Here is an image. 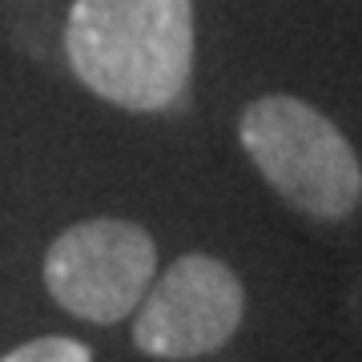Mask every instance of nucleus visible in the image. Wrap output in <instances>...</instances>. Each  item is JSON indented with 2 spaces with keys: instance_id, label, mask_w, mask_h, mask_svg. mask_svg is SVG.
Masks as SVG:
<instances>
[{
  "instance_id": "1",
  "label": "nucleus",
  "mask_w": 362,
  "mask_h": 362,
  "mask_svg": "<svg viewBox=\"0 0 362 362\" xmlns=\"http://www.w3.org/2000/svg\"><path fill=\"white\" fill-rule=\"evenodd\" d=\"M65 57L101 101L161 113L189 89L194 0H73Z\"/></svg>"
},
{
  "instance_id": "2",
  "label": "nucleus",
  "mask_w": 362,
  "mask_h": 362,
  "mask_svg": "<svg viewBox=\"0 0 362 362\" xmlns=\"http://www.w3.org/2000/svg\"><path fill=\"white\" fill-rule=\"evenodd\" d=\"M242 149L270 189L318 221H342L362 202V165L334 121L290 93L242 109Z\"/></svg>"
},
{
  "instance_id": "3",
  "label": "nucleus",
  "mask_w": 362,
  "mask_h": 362,
  "mask_svg": "<svg viewBox=\"0 0 362 362\" xmlns=\"http://www.w3.org/2000/svg\"><path fill=\"white\" fill-rule=\"evenodd\" d=\"M153 278L157 246L137 221H77L57 233L45 254V286L52 302L81 322L113 326L129 318Z\"/></svg>"
},
{
  "instance_id": "4",
  "label": "nucleus",
  "mask_w": 362,
  "mask_h": 362,
  "mask_svg": "<svg viewBox=\"0 0 362 362\" xmlns=\"http://www.w3.org/2000/svg\"><path fill=\"white\" fill-rule=\"evenodd\" d=\"M246 290L226 262L185 254L157 274L133 318V346L153 358L214 354L238 334Z\"/></svg>"
},
{
  "instance_id": "5",
  "label": "nucleus",
  "mask_w": 362,
  "mask_h": 362,
  "mask_svg": "<svg viewBox=\"0 0 362 362\" xmlns=\"http://www.w3.org/2000/svg\"><path fill=\"white\" fill-rule=\"evenodd\" d=\"M0 362H93V350L77 338H65V334H45V338H33L25 346L8 350Z\"/></svg>"
}]
</instances>
